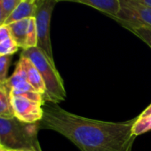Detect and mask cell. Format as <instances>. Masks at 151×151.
<instances>
[{
    "mask_svg": "<svg viewBox=\"0 0 151 151\" xmlns=\"http://www.w3.org/2000/svg\"><path fill=\"white\" fill-rule=\"evenodd\" d=\"M40 127L54 131L81 151H130L135 136L132 127L137 119L107 122L72 114L57 104H44Z\"/></svg>",
    "mask_w": 151,
    "mask_h": 151,
    "instance_id": "cell-1",
    "label": "cell"
},
{
    "mask_svg": "<svg viewBox=\"0 0 151 151\" xmlns=\"http://www.w3.org/2000/svg\"><path fill=\"white\" fill-rule=\"evenodd\" d=\"M39 123L27 124L15 116L0 117V144L9 150L42 151L37 132Z\"/></svg>",
    "mask_w": 151,
    "mask_h": 151,
    "instance_id": "cell-2",
    "label": "cell"
},
{
    "mask_svg": "<svg viewBox=\"0 0 151 151\" xmlns=\"http://www.w3.org/2000/svg\"><path fill=\"white\" fill-rule=\"evenodd\" d=\"M21 55L27 57L38 69L45 85V101L58 104L66 99V90L63 80L60 76L55 64L37 46L22 50Z\"/></svg>",
    "mask_w": 151,
    "mask_h": 151,
    "instance_id": "cell-3",
    "label": "cell"
},
{
    "mask_svg": "<svg viewBox=\"0 0 151 151\" xmlns=\"http://www.w3.org/2000/svg\"><path fill=\"white\" fill-rule=\"evenodd\" d=\"M56 4V0H36L35 1V21L37 31V47L43 51L52 63H54V59L50 38V22Z\"/></svg>",
    "mask_w": 151,
    "mask_h": 151,
    "instance_id": "cell-4",
    "label": "cell"
},
{
    "mask_svg": "<svg viewBox=\"0 0 151 151\" xmlns=\"http://www.w3.org/2000/svg\"><path fill=\"white\" fill-rule=\"evenodd\" d=\"M120 9L116 17H112L123 27L151 28V7L136 0H119Z\"/></svg>",
    "mask_w": 151,
    "mask_h": 151,
    "instance_id": "cell-5",
    "label": "cell"
},
{
    "mask_svg": "<svg viewBox=\"0 0 151 151\" xmlns=\"http://www.w3.org/2000/svg\"><path fill=\"white\" fill-rule=\"evenodd\" d=\"M14 116L27 124L39 123L44 116L43 105L21 95H10Z\"/></svg>",
    "mask_w": 151,
    "mask_h": 151,
    "instance_id": "cell-6",
    "label": "cell"
},
{
    "mask_svg": "<svg viewBox=\"0 0 151 151\" xmlns=\"http://www.w3.org/2000/svg\"><path fill=\"white\" fill-rule=\"evenodd\" d=\"M58 2H73L89 6L109 17H116L120 9L119 0H56Z\"/></svg>",
    "mask_w": 151,
    "mask_h": 151,
    "instance_id": "cell-7",
    "label": "cell"
},
{
    "mask_svg": "<svg viewBox=\"0 0 151 151\" xmlns=\"http://www.w3.org/2000/svg\"><path fill=\"white\" fill-rule=\"evenodd\" d=\"M20 60L22 61L26 74H27V78H28V81L29 82V84L34 87V89L40 94L43 95V97L45 94V85L44 83V80L42 78V76L40 75L38 69L36 68V66L31 62V60L29 59H28L27 57H24L22 55H21Z\"/></svg>",
    "mask_w": 151,
    "mask_h": 151,
    "instance_id": "cell-8",
    "label": "cell"
},
{
    "mask_svg": "<svg viewBox=\"0 0 151 151\" xmlns=\"http://www.w3.org/2000/svg\"><path fill=\"white\" fill-rule=\"evenodd\" d=\"M35 13H36L35 2L31 3L27 1H22L20 5L14 10V12L6 20L4 25H9L11 23L25 19L35 18Z\"/></svg>",
    "mask_w": 151,
    "mask_h": 151,
    "instance_id": "cell-9",
    "label": "cell"
},
{
    "mask_svg": "<svg viewBox=\"0 0 151 151\" xmlns=\"http://www.w3.org/2000/svg\"><path fill=\"white\" fill-rule=\"evenodd\" d=\"M29 24V19H25L7 25L11 32V37L15 41L19 48H22V50L25 48Z\"/></svg>",
    "mask_w": 151,
    "mask_h": 151,
    "instance_id": "cell-10",
    "label": "cell"
},
{
    "mask_svg": "<svg viewBox=\"0 0 151 151\" xmlns=\"http://www.w3.org/2000/svg\"><path fill=\"white\" fill-rule=\"evenodd\" d=\"M14 116L11 105L10 91L5 84H0V117Z\"/></svg>",
    "mask_w": 151,
    "mask_h": 151,
    "instance_id": "cell-11",
    "label": "cell"
},
{
    "mask_svg": "<svg viewBox=\"0 0 151 151\" xmlns=\"http://www.w3.org/2000/svg\"><path fill=\"white\" fill-rule=\"evenodd\" d=\"M26 81H28L27 74H26L25 68H24L22 61L19 60V61L16 64V67H15V69H14L13 75L10 78H7L5 85L7 87V89L9 91H11L14 87H15L19 84H22V83L26 82Z\"/></svg>",
    "mask_w": 151,
    "mask_h": 151,
    "instance_id": "cell-12",
    "label": "cell"
},
{
    "mask_svg": "<svg viewBox=\"0 0 151 151\" xmlns=\"http://www.w3.org/2000/svg\"><path fill=\"white\" fill-rule=\"evenodd\" d=\"M150 130H151V116H145V117L138 116L132 127V134L133 136L136 137Z\"/></svg>",
    "mask_w": 151,
    "mask_h": 151,
    "instance_id": "cell-13",
    "label": "cell"
},
{
    "mask_svg": "<svg viewBox=\"0 0 151 151\" xmlns=\"http://www.w3.org/2000/svg\"><path fill=\"white\" fill-rule=\"evenodd\" d=\"M37 46V25L35 18L29 19V24L27 31V37H26V44L25 49L32 48Z\"/></svg>",
    "mask_w": 151,
    "mask_h": 151,
    "instance_id": "cell-14",
    "label": "cell"
},
{
    "mask_svg": "<svg viewBox=\"0 0 151 151\" xmlns=\"http://www.w3.org/2000/svg\"><path fill=\"white\" fill-rule=\"evenodd\" d=\"M128 30L136 35L151 48V28L147 27H126Z\"/></svg>",
    "mask_w": 151,
    "mask_h": 151,
    "instance_id": "cell-15",
    "label": "cell"
},
{
    "mask_svg": "<svg viewBox=\"0 0 151 151\" xmlns=\"http://www.w3.org/2000/svg\"><path fill=\"white\" fill-rule=\"evenodd\" d=\"M18 49L19 46L11 37L0 43V56L13 55L18 51Z\"/></svg>",
    "mask_w": 151,
    "mask_h": 151,
    "instance_id": "cell-16",
    "label": "cell"
},
{
    "mask_svg": "<svg viewBox=\"0 0 151 151\" xmlns=\"http://www.w3.org/2000/svg\"><path fill=\"white\" fill-rule=\"evenodd\" d=\"M12 61V55L0 56V84H5L7 80V73Z\"/></svg>",
    "mask_w": 151,
    "mask_h": 151,
    "instance_id": "cell-17",
    "label": "cell"
},
{
    "mask_svg": "<svg viewBox=\"0 0 151 151\" xmlns=\"http://www.w3.org/2000/svg\"><path fill=\"white\" fill-rule=\"evenodd\" d=\"M22 1V0H2V6H3L4 15L6 20L14 12V10L20 5Z\"/></svg>",
    "mask_w": 151,
    "mask_h": 151,
    "instance_id": "cell-18",
    "label": "cell"
},
{
    "mask_svg": "<svg viewBox=\"0 0 151 151\" xmlns=\"http://www.w3.org/2000/svg\"><path fill=\"white\" fill-rule=\"evenodd\" d=\"M11 37V32L7 25H1L0 26V43L5 41L6 39Z\"/></svg>",
    "mask_w": 151,
    "mask_h": 151,
    "instance_id": "cell-19",
    "label": "cell"
},
{
    "mask_svg": "<svg viewBox=\"0 0 151 151\" xmlns=\"http://www.w3.org/2000/svg\"><path fill=\"white\" fill-rule=\"evenodd\" d=\"M5 21H6V19H5L4 10H3V6H2V0H0V26L4 24Z\"/></svg>",
    "mask_w": 151,
    "mask_h": 151,
    "instance_id": "cell-20",
    "label": "cell"
},
{
    "mask_svg": "<svg viewBox=\"0 0 151 151\" xmlns=\"http://www.w3.org/2000/svg\"><path fill=\"white\" fill-rule=\"evenodd\" d=\"M151 116V104L139 115V117H145V116Z\"/></svg>",
    "mask_w": 151,
    "mask_h": 151,
    "instance_id": "cell-21",
    "label": "cell"
},
{
    "mask_svg": "<svg viewBox=\"0 0 151 151\" xmlns=\"http://www.w3.org/2000/svg\"><path fill=\"white\" fill-rule=\"evenodd\" d=\"M136 1L145 5V6H147L149 7H151V0H136Z\"/></svg>",
    "mask_w": 151,
    "mask_h": 151,
    "instance_id": "cell-22",
    "label": "cell"
},
{
    "mask_svg": "<svg viewBox=\"0 0 151 151\" xmlns=\"http://www.w3.org/2000/svg\"><path fill=\"white\" fill-rule=\"evenodd\" d=\"M22 1H27V2H31V3H33V2L36 1V0H22Z\"/></svg>",
    "mask_w": 151,
    "mask_h": 151,
    "instance_id": "cell-23",
    "label": "cell"
},
{
    "mask_svg": "<svg viewBox=\"0 0 151 151\" xmlns=\"http://www.w3.org/2000/svg\"><path fill=\"white\" fill-rule=\"evenodd\" d=\"M0 151H6V148H4V147H0Z\"/></svg>",
    "mask_w": 151,
    "mask_h": 151,
    "instance_id": "cell-24",
    "label": "cell"
},
{
    "mask_svg": "<svg viewBox=\"0 0 151 151\" xmlns=\"http://www.w3.org/2000/svg\"><path fill=\"white\" fill-rule=\"evenodd\" d=\"M13 151H30V150H13Z\"/></svg>",
    "mask_w": 151,
    "mask_h": 151,
    "instance_id": "cell-25",
    "label": "cell"
},
{
    "mask_svg": "<svg viewBox=\"0 0 151 151\" xmlns=\"http://www.w3.org/2000/svg\"><path fill=\"white\" fill-rule=\"evenodd\" d=\"M6 151H13V150H9V149H6Z\"/></svg>",
    "mask_w": 151,
    "mask_h": 151,
    "instance_id": "cell-26",
    "label": "cell"
},
{
    "mask_svg": "<svg viewBox=\"0 0 151 151\" xmlns=\"http://www.w3.org/2000/svg\"><path fill=\"white\" fill-rule=\"evenodd\" d=\"M0 147H1V144H0Z\"/></svg>",
    "mask_w": 151,
    "mask_h": 151,
    "instance_id": "cell-27",
    "label": "cell"
}]
</instances>
